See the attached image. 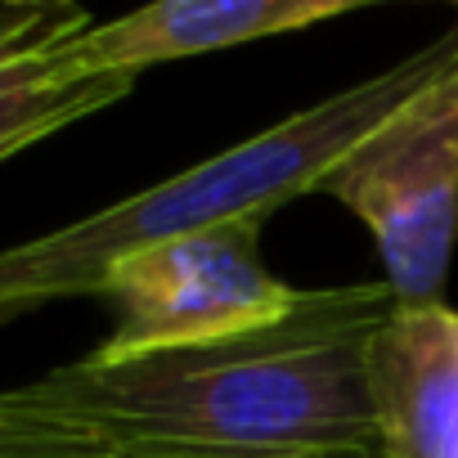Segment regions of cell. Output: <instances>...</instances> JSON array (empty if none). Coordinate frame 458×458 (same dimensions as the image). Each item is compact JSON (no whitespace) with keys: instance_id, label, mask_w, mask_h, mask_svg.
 <instances>
[{"instance_id":"277c9868","label":"cell","mask_w":458,"mask_h":458,"mask_svg":"<svg viewBox=\"0 0 458 458\" xmlns=\"http://www.w3.org/2000/svg\"><path fill=\"white\" fill-rule=\"evenodd\" d=\"M266 220H225L117 261L104 293L117 306L113 337L95 351L108 360L202 346L284 319L301 288L275 279L261 261Z\"/></svg>"},{"instance_id":"52a82bcc","label":"cell","mask_w":458,"mask_h":458,"mask_svg":"<svg viewBox=\"0 0 458 458\" xmlns=\"http://www.w3.org/2000/svg\"><path fill=\"white\" fill-rule=\"evenodd\" d=\"M90 14L77 5H55V14L0 46V162L95 117L131 95L135 81L122 77H77L64 64V37L86 28Z\"/></svg>"},{"instance_id":"ba28073f","label":"cell","mask_w":458,"mask_h":458,"mask_svg":"<svg viewBox=\"0 0 458 458\" xmlns=\"http://www.w3.org/2000/svg\"><path fill=\"white\" fill-rule=\"evenodd\" d=\"M0 458H104V454L46 440V436H37V431H23V427H14V422L0 418Z\"/></svg>"},{"instance_id":"3957f363","label":"cell","mask_w":458,"mask_h":458,"mask_svg":"<svg viewBox=\"0 0 458 458\" xmlns=\"http://www.w3.org/2000/svg\"><path fill=\"white\" fill-rule=\"evenodd\" d=\"M315 193L364 220L400 306H436L458 243V68L351 148Z\"/></svg>"},{"instance_id":"5b68a950","label":"cell","mask_w":458,"mask_h":458,"mask_svg":"<svg viewBox=\"0 0 458 458\" xmlns=\"http://www.w3.org/2000/svg\"><path fill=\"white\" fill-rule=\"evenodd\" d=\"M360 10V0H157L113 23H86L64 37V64L77 77L135 81L144 68L306 32Z\"/></svg>"},{"instance_id":"9c48e42d","label":"cell","mask_w":458,"mask_h":458,"mask_svg":"<svg viewBox=\"0 0 458 458\" xmlns=\"http://www.w3.org/2000/svg\"><path fill=\"white\" fill-rule=\"evenodd\" d=\"M55 5L59 0H19V5H0V46L32 32V28H41L55 14Z\"/></svg>"},{"instance_id":"8992f818","label":"cell","mask_w":458,"mask_h":458,"mask_svg":"<svg viewBox=\"0 0 458 458\" xmlns=\"http://www.w3.org/2000/svg\"><path fill=\"white\" fill-rule=\"evenodd\" d=\"M382 458H458V310L400 306L369 355Z\"/></svg>"},{"instance_id":"7a4b0ae2","label":"cell","mask_w":458,"mask_h":458,"mask_svg":"<svg viewBox=\"0 0 458 458\" xmlns=\"http://www.w3.org/2000/svg\"><path fill=\"white\" fill-rule=\"evenodd\" d=\"M449 68H458V19L422 50L319 104L297 108L293 117L229 144L225 153L202 157L50 234L0 248V324L68 297H99L117 261L157 243L225 220H270L284 202L315 193L351 148H360Z\"/></svg>"},{"instance_id":"6da1fadb","label":"cell","mask_w":458,"mask_h":458,"mask_svg":"<svg viewBox=\"0 0 458 458\" xmlns=\"http://www.w3.org/2000/svg\"><path fill=\"white\" fill-rule=\"evenodd\" d=\"M391 284L315 288L252 333L81 355L0 391V418L104 458H382L369 355Z\"/></svg>"}]
</instances>
